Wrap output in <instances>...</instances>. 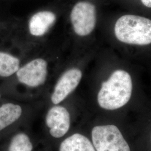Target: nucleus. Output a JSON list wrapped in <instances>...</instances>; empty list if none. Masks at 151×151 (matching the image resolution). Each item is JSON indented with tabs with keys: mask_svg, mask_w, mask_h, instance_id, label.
Instances as JSON below:
<instances>
[{
	"mask_svg": "<svg viewBox=\"0 0 151 151\" xmlns=\"http://www.w3.org/2000/svg\"><path fill=\"white\" fill-rule=\"evenodd\" d=\"M129 74L123 70L114 71L104 82L97 95V101L103 109L113 110L122 108L129 101L132 92Z\"/></svg>",
	"mask_w": 151,
	"mask_h": 151,
	"instance_id": "f257e3e1",
	"label": "nucleus"
},
{
	"mask_svg": "<svg viewBox=\"0 0 151 151\" xmlns=\"http://www.w3.org/2000/svg\"><path fill=\"white\" fill-rule=\"evenodd\" d=\"M115 35L120 42L146 45L151 43V20L137 15H126L116 22Z\"/></svg>",
	"mask_w": 151,
	"mask_h": 151,
	"instance_id": "f03ea898",
	"label": "nucleus"
},
{
	"mask_svg": "<svg viewBox=\"0 0 151 151\" xmlns=\"http://www.w3.org/2000/svg\"><path fill=\"white\" fill-rule=\"evenodd\" d=\"M92 139L97 151H130L119 129L114 125L94 127L92 130Z\"/></svg>",
	"mask_w": 151,
	"mask_h": 151,
	"instance_id": "7ed1b4c3",
	"label": "nucleus"
},
{
	"mask_svg": "<svg viewBox=\"0 0 151 151\" xmlns=\"http://www.w3.org/2000/svg\"><path fill=\"white\" fill-rule=\"evenodd\" d=\"M70 17L71 26L76 34L80 37L87 36L96 27V7L89 2H78L72 7Z\"/></svg>",
	"mask_w": 151,
	"mask_h": 151,
	"instance_id": "20e7f679",
	"label": "nucleus"
},
{
	"mask_svg": "<svg viewBox=\"0 0 151 151\" xmlns=\"http://www.w3.org/2000/svg\"><path fill=\"white\" fill-rule=\"evenodd\" d=\"M48 73V64L42 58H34L21 65L16 72L20 83L31 87L43 85L47 80Z\"/></svg>",
	"mask_w": 151,
	"mask_h": 151,
	"instance_id": "39448f33",
	"label": "nucleus"
},
{
	"mask_svg": "<svg viewBox=\"0 0 151 151\" xmlns=\"http://www.w3.org/2000/svg\"><path fill=\"white\" fill-rule=\"evenodd\" d=\"M82 77L79 68L73 67L68 69L60 76L56 83L51 96V101L54 105L62 102L78 86Z\"/></svg>",
	"mask_w": 151,
	"mask_h": 151,
	"instance_id": "423d86ee",
	"label": "nucleus"
},
{
	"mask_svg": "<svg viewBox=\"0 0 151 151\" xmlns=\"http://www.w3.org/2000/svg\"><path fill=\"white\" fill-rule=\"evenodd\" d=\"M45 122L50 135L58 138L64 136L70 129V115L66 108L56 105L49 109Z\"/></svg>",
	"mask_w": 151,
	"mask_h": 151,
	"instance_id": "0eeeda50",
	"label": "nucleus"
},
{
	"mask_svg": "<svg viewBox=\"0 0 151 151\" xmlns=\"http://www.w3.org/2000/svg\"><path fill=\"white\" fill-rule=\"evenodd\" d=\"M57 20L56 14L51 11H38L30 17L27 29L33 37L41 38L47 34Z\"/></svg>",
	"mask_w": 151,
	"mask_h": 151,
	"instance_id": "6e6552de",
	"label": "nucleus"
},
{
	"mask_svg": "<svg viewBox=\"0 0 151 151\" xmlns=\"http://www.w3.org/2000/svg\"><path fill=\"white\" fill-rule=\"evenodd\" d=\"M60 151H95L90 140L78 133L66 138L60 145Z\"/></svg>",
	"mask_w": 151,
	"mask_h": 151,
	"instance_id": "1a4fd4ad",
	"label": "nucleus"
},
{
	"mask_svg": "<svg viewBox=\"0 0 151 151\" xmlns=\"http://www.w3.org/2000/svg\"><path fill=\"white\" fill-rule=\"evenodd\" d=\"M22 109L19 105L6 103L0 106V131L14 123L20 116Z\"/></svg>",
	"mask_w": 151,
	"mask_h": 151,
	"instance_id": "9d476101",
	"label": "nucleus"
},
{
	"mask_svg": "<svg viewBox=\"0 0 151 151\" xmlns=\"http://www.w3.org/2000/svg\"><path fill=\"white\" fill-rule=\"evenodd\" d=\"M20 66V60L16 56L0 51V77H9L16 74Z\"/></svg>",
	"mask_w": 151,
	"mask_h": 151,
	"instance_id": "9b49d317",
	"label": "nucleus"
},
{
	"mask_svg": "<svg viewBox=\"0 0 151 151\" xmlns=\"http://www.w3.org/2000/svg\"><path fill=\"white\" fill-rule=\"evenodd\" d=\"M32 145L29 137L24 133H19L11 139L9 151H32Z\"/></svg>",
	"mask_w": 151,
	"mask_h": 151,
	"instance_id": "f8f14e48",
	"label": "nucleus"
},
{
	"mask_svg": "<svg viewBox=\"0 0 151 151\" xmlns=\"http://www.w3.org/2000/svg\"><path fill=\"white\" fill-rule=\"evenodd\" d=\"M140 1L145 6L149 8H151V0H140Z\"/></svg>",
	"mask_w": 151,
	"mask_h": 151,
	"instance_id": "ddd939ff",
	"label": "nucleus"
},
{
	"mask_svg": "<svg viewBox=\"0 0 151 151\" xmlns=\"http://www.w3.org/2000/svg\"><path fill=\"white\" fill-rule=\"evenodd\" d=\"M0 98H1V95H0Z\"/></svg>",
	"mask_w": 151,
	"mask_h": 151,
	"instance_id": "4468645a",
	"label": "nucleus"
}]
</instances>
